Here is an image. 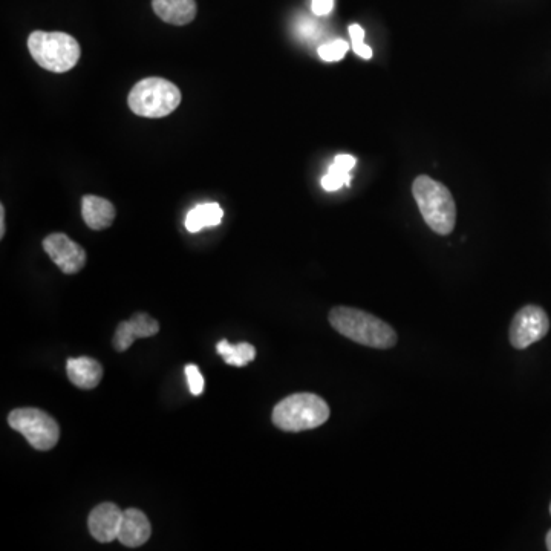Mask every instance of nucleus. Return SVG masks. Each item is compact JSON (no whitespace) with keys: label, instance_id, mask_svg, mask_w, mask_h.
<instances>
[{"label":"nucleus","instance_id":"20e7f679","mask_svg":"<svg viewBox=\"0 0 551 551\" xmlns=\"http://www.w3.org/2000/svg\"><path fill=\"white\" fill-rule=\"evenodd\" d=\"M28 49L37 65L43 69L62 74L71 71L82 56L79 42L66 33L34 31L28 37Z\"/></svg>","mask_w":551,"mask_h":551},{"label":"nucleus","instance_id":"f03ea898","mask_svg":"<svg viewBox=\"0 0 551 551\" xmlns=\"http://www.w3.org/2000/svg\"><path fill=\"white\" fill-rule=\"evenodd\" d=\"M412 193L426 224L441 236L454 232L457 224V206L452 193L444 184L420 175L412 184Z\"/></svg>","mask_w":551,"mask_h":551},{"label":"nucleus","instance_id":"4be33fe9","mask_svg":"<svg viewBox=\"0 0 551 551\" xmlns=\"http://www.w3.org/2000/svg\"><path fill=\"white\" fill-rule=\"evenodd\" d=\"M349 36H351L353 46L360 45V43H365L363 42V40H365V30H363L360 25H357V23H354V25L349 27Z\"/></svg>","mask_w":551,"mask_h":551},{"label":"nucleus","instance_id":"1a4fd4ad","mask_svg":"<svg viewBox=\"0 0 551 551\" xmlns=\"http://www.w3.org/2000/svg\"><path fill=\"white\" fill-rule=\"evenodd\" d=\"M123 512L120 507L112 503H103L92 510L88 519V527L91 535L98 542L108 544L118 538Z\"/></svg>","mask_w":551,"mask_h":551},{"label":"nucleus","instance_id":"aec40b11","mask_svg":"<svg viewBox=\"0 0 551 551\" xmlns=\"http://www.w3.org/2000/svg\"><path fill=\"white\" fill-rule=\"evenodd\" d=\"M331 166L340 170V172L349 173L356 166V158L351 157V155H339Z\"/></svg>","mask_w":551,"mask_h":551},{"label":"nucleus","instance_id":"a878e982","mask_svg":"<svg viewBox=\"0 0 551 551\" xmlns=\"http://www.w3.org/2000/svg\"><path fill=\"white\" fill-rule=\"evenodd\" d=\"M550 513H551V506H550Z\"/></svg>","mask_w":551,"mask_h":551},{"label":"nucleus","instance_id":"2eb2a0df","mask_svg":"<svg viewBox=\"0 0 551 551\" xmlns=\"http://www.w3.org/2000/svg\"><path fill=\"white\" fill-rule=\"evenodd\" d=\"M222 216L224 212L218 203L199 204L187 215L186 229L190 233H198L206 227H216L221 224Z\"/></svg>","mask_w":551,"mask_h":551},{"label":"nucleus","instance_id":"412c9836","mask_svg":"<svg viewBox=\"0 0 551 551\" xmlns=\"http://www.w3.org/2000/svg\"><path fill=\"white\" fill-rule=\"evenodd\" d=\"M334 0H313L311 10L316 16H328L333 11Z\"/></svg>","mask_w":551,"mask_h":551},{"label":"nucleus","instance_id":"f257e3e1","mask_svg":"<svg viewBox=\"0 0 551 551\" xmlns=\"http://www.w3.org/2000/svg\"><path fill=\"white\" fill-rule=\"evenodd\" d=\"M330 323L346 339L369 348L389 349L397 343V333L391 325L357 308H333Z\"/></svg>","mask_w":551,"mask_h":551},{"label":"nucleus","instance_id":"9d476101","mask_svg":"<svg viewBox=\"0 0 551 551\" xmlns=\"http://www.w3.org/2000/svg\"><path fill=\"white\" fill-rule=\"evenodd\" d=\"M160 331V323L147 313H137L131 320L121 322L115 331L114 346L123 353L131 348L137 339L155 336Z\"/></svg>","mask_w":551,"mask_h":551},{"label":"nucleus","instance_id":"0eeeda50","mask_svg":"<svg viewBox=\"0 0 551 551\" xmlns=\"http://www.w3.org/2000/svg\"><path fill=\"white\" fill-rule=\"evenodd\" d=\"M550 331V319L541 307L527 305L516 313L510 325V343L513 348H529L544 339Z\"/></svg>","mask_w":551,"mask_h":551},{"label":"nucleus","instance_id":"39448f33","mask_svg":"<svg viewBox=\"0 0 551 551\" xmlns=\"http://www.w3.org/2000/svg\"><path fill=\"white\" fill-rule=\"evenodd\" d=\"M181 98L177 85L161 77H149L132 88L128 103L138 117L163 118L180 106Z\"/></svg>","mask_w":551,"mask_h":551},{"label":"nucleus","instance_id":"dca6fc26","mask_svg":"<svg viewBox=\"0 0 551 551\" xmlns=\"http://www.w3.org/2000/svg\"><path fill=\"white\" fill-rule=\"evenodd\" d=\"M216 351H218L219 356L224 357V362L227 363V365L238 366V368L247 366L248 363L253 362L256 357L255 346L247 342L232 345V343L227 342V340H221V342L216 345Z\"/></svg>","mask_w":551,"mask_h":551},{"label":"nucleus","instance_id":"6e6552de","mask_svg":"<svg viewBox=\"0 0 551 551\" xmlns=\"http://www.w3.org/2000/svg\"><path fill=\"white\" fill-rule=\"evenodd\" d=\"M43 248L54 264L65 274H75L86 265V252L82 245L72 241L65 233H53L43 239Z\"/></svg>","mask_w":551,"mask_h":551},{"label":"nucleus","instance_id":"5701e85b","mask_svg":"<svg viewBox=\"0 0 551 551\" xmlns=\"http://www.w3.org/2000/svg\"><path fill=\"white\" fill-rule=\"evenodd\" d=\"M354 53L357 54V56L363 57V59H371L372 57V49L369 48L366 43H360V45L353 46Z\"/></svg>","mask_w":551,"mask_h":551},{"label":"nucleus","instance_id":"f8f14e48","mask_svg":"<svg viewBox=\"0 0 551 551\" xmlns=\"http://www.w3.org/2000/svg\"><path fill=\"white\" fill-rule=\"evenodd\" d=\"M152 8L163 22L177 27L189 25L198 13L196 0H152Z\"/></svg>","mask_w":551,"mask_h":551},{"label":"nucleus","instance_id":"4468645a","mask_svg":"<svg viewBox=\"0 0 551 551\" xmlns=\"http://www.w3.org/2000/svg\"><path fill=\"white\" fill-rule=\"evenodd\" d=\"M66 372L72 385L80 389L97 388L98 383L103 379L102 365L91 357L69 359L66 363Z\"/></svg>","mask_w":551,"mask_h":551},{"label":"nucleus","instance_id":"423d86ee","mask_svg":"<svg viewBox=\"0 0 551 551\" xmlns=\"http://www.w3.org/2000/svg\"><path fill=\"white\" fill-rule=\"evenodd\" d=\"M8 423L14 431L27 438L34 449L51 450L59 443V423L40 409H16L8 417Z\"/></svg>","mask_w":551,"mask_h":551},{"label":"nucleus","instance_id":"ddd939ff","mask_svg":"<svg viewBox=\"0 0 551 551\" xmlns=\"http://www.w3.org/2000/svg\"><path fill=\"white\" fill-rule=\"evenodd\" d=\"M82 215L89 229L105 230L114 224L117 212H115L114 204L108 199L86 195L83 196Z\"/></svg>","mask_w":551,"mask_h":551},{"label":"nucleus","instance_id":"9b49d317","mask_svg":"<svg viewBox=\"0 0 551 551\" xmlns=\"http://www.w3.org/2000/svg\"><path fill=\"white\" fill-rule=\"evenodd\" d=\"M150 535H152L150 521L141 510H124L117 538L121 544L129 548L141 547L149 541Z\"/></svg>","mask_w":551,"mask_h":551},{"label":"nucleus","instance_id":"b1692460","mask_svg":"<svg viewBox=\"0 0 551 551\" xmlns=\"http://www.w3.org/2000/svg\"><path fill=\"white\" fill-rule=\"evenodd\" d=\"M5 236V207L0 206V238Z\"/></svg>","mask_w":551,"mask_h":551},{"label":"nucleus","instance_id":"6ab92c4d","mask_svg":"<svg viewBox=\"0 0 551 551\" xmlns=\"http://www.w3.org/2000/svg\"><path fill=\"white\" fill-rule=\"evenodd\" d=\"M186 377L187 383H189L190 392H192L195 397L203 394L204 388H206V386H204V377L203 374H201V371H199L198 366L187 365Z\"/></svg>","mask_w":551,"mask_h":551},{"label":"nucleus","instance_id":"f3484780","mask_svg":"<svg viewBox=\"0 0 551 551\" xmlns=\"http://www.w3.org/2000/svg\"><path fill=\"white\" fill-rule=\"evenodd\" d=\"M349 45L345 40L337 39L331 43L320 46L319 56L325 62H339L348 53Z\"/></svg>","mask_w":551,"mask_h":551},{"label":"nucleus","instance_id":"a211bd4d","mask_svg":"<svg viewBox=\"0 0 551 551\" xmlns=\"http://www.w3.org/2000/svg\"><path fill=\"white\" fill-rule=\"evenodd\" d=\"M349 184H351V175L340 172L334 167H330L327 175L322 178V187L327 192H336V190L342 189L343 186H349Z\"/></svg>","mask_w":551,"mask_h":551},{"label":"nucleus","instance_id":"7ed1b4c3","mask_svg":"<svg viewBox=\"0 0 551 551\" xmlns=\"http://www.w3.org/2000/svg\"><path fill=\"white\" fill-rule=\"evenodd\" d=\"M330 418V406L319 395H290L279 402L273 411V423L285 432H304L319 428Z\"/></svg>","mask_w":551,"mask_h":551},{"label":"nucleus","instance_id":"393cba45","mask_svg":"<svg viewBox=\"0 0 551 551\" xmlns=\"http://www.w3.org/2000/svg\"><path fill=\"white\" fill-rule=\"evenodd\" d=\"M545 542H547V548L551 551V530L547 533V538H545Z\"/></svg>","mask_w":551,"mask_h":551}]
</instances>
